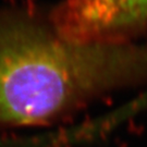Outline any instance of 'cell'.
<instances>
[{
	"mask_svg": "<svg viewBox=\"0 0 147 147\" xmlns=\"http://www.w3.org/2000/svg\"><path fill=\"white\" fill-rule=\"evenodd\" d=\"M147 65V50L79 42L30 26L0 31V123L36 124Z\"/></svg>",
	"mask_w": 147,
	"mask_h": 147,
	"instance_id": "obj_1",
	"label": "cell"
},
{
	"mask_svg": "<svg viewBox=\"0 0 147 147\" xmlns=\"http://www.w3.org/2000/svg\"><path fill=\"white\" fill-rule=\"evenodd\" d=\"M146 22L147 0H67L53 14L56 34L79 42H112Z\"/></svg>",
	"mask_w": 147,
	"mask_h": 147,
	"instance_id": "obj_2",
	"label": "cell"
}]
</instances>
